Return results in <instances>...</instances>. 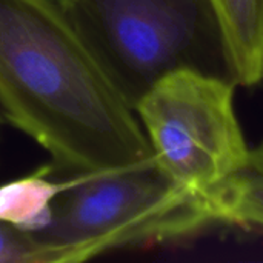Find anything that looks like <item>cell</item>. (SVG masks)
<instances>
[{"label":"cell","mask_w":263,"mask_h":263,"mask_svg":"<svg viewBox=\"0 0 263 263\" xmlns=\"http://www.w3.org/2000/svg\"><path fill=\"white\" fill-rule=\"evenodd\" d=\"M0 114L66 177L153 157L136 111L59 0H0Z\"/></svg>","instance_id":"6da1fadb"},{"label":"cell","mask_w":263,"mask_h":263,"mask_svg":"<svg viewBox=\"0 0 263 263\" xmlns=\"http://www.w3.org/2000/svg\"><path fill=\"white\" fill-rule=\"evenodd\" d=\"M109 82L136 111L163 77L196 71L237 83L213 0H59ZM239 85V83H237Z\"/></svg>","instance_id":"7a4b0ae2"},{"label":"cell","mask_w":263,"mask_h":263,"mask_svg":"<svg viewBox=\"0 0 263 263\" xmlns=\"http://www.w3.org/2000/svg\"><path fill=\"white\" fill-rule=\"evenodd\" d=\"M214 223L206 199L176 183L154 157L117 170L68 176L34 237L59 263L185 237Z\"/></svg>","instance_id":"3957f363"},{"label":"cell","mask_w":263,"mask_h":263,"mask_svg":"<svg viewBox=\"0 0 263 263\" xmlns=\"http://www.w3.org/2000/svg\"><path fill=\"white\" fill-rule=\"evenodd\" d=\"M237 83L196 71L157 82L136 106L157 165L208 200L251 156L234 109Z\"/></svg>","instance_id":"277c9868"},{"label":"cell","mask_w":263,"mask_h":263,"mask_svg":"<svg viewBox=\"0 0 263 263\" xmlns=\"http://www.w3.org/2000/svg\"><path fill=\"white\" fill-rule=\"evenodd\" d=\"M234 62L239 85L263 80V0H213Z\"/></svg>","instance_id":"5b68a950"},{"label":"cell","mask_w":263,"mask_h":263,"mask_svg":"<svg viewBox=\"0 0 263 263\" xmlns=\"http://www.w3.org/2000/svg\"><path fill=\"white\" fill-rule=\"evenodd\" d=\"M216 222L263 228V146L251 151L248 165L208 197Z\"/></svg>","instance_id":"8992f818"},{"label":"cell","mask_w":263,"mask_h":263,"mask_svg":"<svg viewBox=\"0 0 263 263\" xmlns=\"http://www.w3.org/2000/svg\"><path fill=\"white\" fill-rule=\"evenodd\" d=\"M0 263H59V256L40 243L32 231L0 220Z\"/></svg>","instance_id":"52a82bcc"},{"label":"cell","mask_w":263,"mask_h":263,"mask_svg":"<svg viewBox=\"0 0 263 263\" xmlns=\"http://www.w3.org/2000/svg\"><path fill=\"white\" fill-rule=\"evenodd\" d=\"M3 122H5V119H3V116L0 114V136H2V126H3Z\"/></svg>","instance_id":"ba28073f"}]
</instances>
